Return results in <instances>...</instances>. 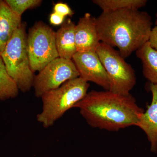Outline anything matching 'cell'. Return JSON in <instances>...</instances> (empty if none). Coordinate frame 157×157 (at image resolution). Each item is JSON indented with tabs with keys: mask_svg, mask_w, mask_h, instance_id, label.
Segmentation results:
<instances>
[{
	"mask_svg": "<svg viewBox=\"0 0 157 157\" xmlns=\"http://www.w3.org/2000/svg\"><path fill=\"white\" fill-rule=\"evenodd\" d=\"M74 107L79 109L90 126L109 132L137 126L144 112L132 95L119 94L109 90L87 93Z\"/></svg>",
	"mask_w": 157,
	"mask_h": 157,
	"instance_id": "6da1fadb",
	"label": "cell"
},
{
	"mask_svg": "<svg viewBox=\"0 0 157 157\" xmlns=\"http://www.w3.org/2000/svg\"><path fill=\"white\" fill-rule=\"evenodd\" d=\"M95 21L101 42L117 47L124 59L148 42L152 29L150 15L136 9L102 12Z\"/></svg>",
	"mask_w": 157,
	"mask_h": 157,
	"instance_id": "7a4b0ae2",
	"label": "cell"
},
{
	"mask_svg": "<svg viewBox=\"0 0 157 157\" xmlns=\"http://www.w3.org/2000/svg\"><path fill=\"white\" fill-rule=\"evenodd\" d=\"M89 86L88 82L78 77L45 93L41 97L42 110L37 116V121L45 128L52 126L85 97Z\"/></svg>",
	"mask_w": 157,
	"mask_h": 157,
	"instance_id": "3957f363",
	"label": "cell"
},
{
	"mask_svg": "<svg viewBox=\"0 0 157 157\" xmlns=\"http://www.w3.org/2000/svg\"><path fill=\"white\" fill-rule=\"evenodd\" d=\"M26 38L25 25L21 23L1 54L9 75L24 93L31 90L35 78L30 65Z\"/></svg>",
	"mask_w": 157,
	"mask_h": 157,
	"instance_id": "277c9868",
	"label": "cell"
},
{
	"mask_svg": "<svg viewBox=\"0 0 157 157\" xmlns=\"http://www.w3.org/2000/svg\"><path fill=\"white\" fill-rule=\"evenodd\" d=\"M110 82V91L128 95L136 83V75L132 66L125 61L119 51L100 42L96 50Z\"/></svg>",
	"mask_w": 157,
	"mask_h": 157,
	"instance_id": "5b68a950",
	"label": "cell"
},
{
	"mask_svg": "<svg viewBox=\"0 0 157 157\" xmlns=\"http://www.w3.org/2000/svg\"><path fill=\"white\" fill-rule=\"evenodd\" d=\"M27 50L33 73L40 72L59 57L56 44L55 32L42 22L36 23L26 38Z\"/></svg>",
	"mask_w": 157,
	"mask_h": 157,
	"instance_id": "8992f818",
	"label": "cell"
},
{
	"mask_svg": "<svg viewBox=\"0 0 157 157\" xmlns=\"http://www.w3.org/2000/svg\"><path fill=\"white\" fill-rule=\"evenodd\" d=\"M78 77L79 73L72 60L57 58L46 65L34 78L33 86L35 95L41 98L47 92Z\"/></svg>",
	"mask_w": 157,
	"mask_h": 157,
	"instance_id": "52a82bcc",
	"label": "cell"
},
{
	"mask_svg": "<svg viewBox=\"0 0 157 157\" xmlns=\"http://www.w3.org/2000/svg\"><path fill=\"white\" fill-rule=\"evenodd\" d=\"M72 60L79 77L87 82L95 83L105 90H109V77L96 52H77Z\"/></svg>",
	"mask_w": 157,
	"mask_h": 157,
	"instance_id": "ba28073f",
	"label": "cell"
},
{
	"mask_svg": "<svg viewBox=\"0 0 157 157\" xmlns=\"http://www.w3.org/2000/svg\"><path fill=\"white\" fill-rule=\"evenodd\" d=\"M77 52H96L101 41L96 27L95 18L89 13L80 17L75 26Z\"/></svg>",
	"mask_w": 157,
	"mask_h": 157,
	"instance_id": "9c48e42d",
	"label": "cell"
},
{
	"mask_svg": "<svg viewBox=\"0 0 157 157\" xmlns=\"http://www.w3.org/2000/svg\"><path fill=\"white\" fill-rule=\"evenodd\" d=\"M151 104L144 112L137 127L145 132L151 144V151L157 153V84L151 83Z\"/></svg>",
	"mask_w": 157,
	"mask_h": 157,
	"instance_id": "30bf717a",
	"label": "cell"
},
{
	"mask_svg": "<svg viewBox=\"0 0 157 157\" xmlns=\"http://www.w3.org/2000/svg\"><path fill=\"white\" fill-rule=\"evenodd\" d=\"M76 25L67 19L55 33L56 44L59 57L72 60L77 52L75 41Z\"/></svg>",
	"mask_w": 157,
	"mask_h": 157,
	"instance_id": "8fae6325",
	"label": "cell"
},
{
	"mask_svg": "<svg viewBox=\"0 0 157 157\" xmlns=\"http://www.w3.org/2000/svg\"><path fill=\"white\" fill-rule=\"evenodd\" d=\"M21 17L0 0V55L14 32L21 25Z\"/></svg>",
	"mask_w": 157,
	"mask_h": 157,
	"instance_id": "7c38bea8",
	"label": "cell"
},
{
	"mask_svg": "<svg viewBox=\"0 0 157 157\" xmlns=\"http://www.w3.org/2000/svg\"><path fill=\"white\" fill-rule=\"evenodd\" d=\"M135 52L142 62L144 77L151 83L157 84V51L147 42Z\"/></svg>",
	"mask_w": 157,
	"mask_h": 157,
	"instance_id": "4fadbf2b",
	"label": "cell"
},
{
	"mask_svg": "<svg viewBox=\"0 0 157 157\" xmlns=\"http://www.w3.org/2000/svg\"><path fill=\"white\" fill-rule=\"evenodd\" d=\"M93 2L102 10V12L136 9L144 7L146 0H94Z\"/></svg>",
	"mask_w": 157,
	"mask_h": 157,
	"instance_id": "5bb4252c",
	"label": "cell"
},
{
	"mask_svg": "<svg viewBox=\"0 0 157 157\" xmlns=\"http://www.w3.org/2000/svg\"><path fill=\"white\" fill-rule=\"evenodd\" d=\"M19 89L8 73L0 55V101L17 97Z\"/></svg>",
	"mask_w": 157,
	"mask_h": 157,
	"instance_id": "9a60e30c",
	"label": "cell"
},
{
	"mask_svg": "<svg viewBox=\"0 0 157 157\" xmlns=\"http://www.w3.org/2000/svg\"><path fill=\"white\" fill-rule=\"evenodd\" d=\"M10 9L18 16L21 17L23 13L28 9L40 6L41 0H5Z\"/></svg>",
	"mask_w": 157,
	"mask_h": 157,
	"instance_id": "2e32d148",
	"label": "cell"
},
{
	"mask_svg": "<svg viewBox=\"0 0 157 157\" xmlns=\"http://www.w3.org/2000/svg\"><path fill=\"white\" fill-rule=\"evenodd\" d=\"M54 12L57 13L65 17V16H72L73 12L71 8L67 4L62 2L57 3L54 6Z\"/></svg>",
	"mask_w": 157,
	"mask_h": 157,
	"instance_id": "e0dca14e",
	"label": "cell"
},
{
	"mask_svg": "<svg viewBox=\"0 0 157 157\" xmlns=\"http://www.w3.org/2000/svg\"><path fill=\"white\" fill-rule=\"evenodd\" d=\"M64 17L57 14V13L53 12L51 14L49 17V21L51 24L54 25H59L62 24L64 22Z\"/></svg>",
	"mask_w": 157,
	"mask_h": 157,
	"instance_id": "ac0fdd59",
	"label": "cell"
},
{
	"mask_svg": "<svg viewBox=\"0 0 157 157\" xmlns=\"http://www.w3.org/2000/svg\"><path fill=\"white\" fill-rule=\"evenodd\" d=\"M150 45L154 49L157 51V26L152 29L148 41Z\"/></svg>",
	"mask_w": 157,
	"mask_h": 157,
	"instance_id": "d6986e66",
	"label": "cell"
},
{
	"mask_svg": "<svg viewBox=\"0 0 157 157\" xmlns=\"http://www.w3.org/2000/svg\"><path fill=\"white\" fill-rule=\"evenodd\" d=\"M155 25H156V26H157V13L156 14V20Z\"/></svg>",
	"mask_w": 157,
	"mask_h": 157,
	"instance_id": "ffe728a7",
	"label": "cell"
}]
</instances>
